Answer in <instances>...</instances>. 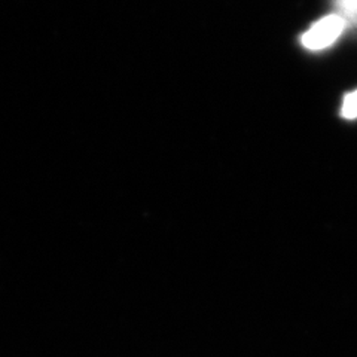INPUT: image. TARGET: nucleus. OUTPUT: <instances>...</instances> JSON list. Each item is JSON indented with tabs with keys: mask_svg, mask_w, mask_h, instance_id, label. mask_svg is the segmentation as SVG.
<instances>
[{
	"mask_svg": "<svg viewBox=\"0 0 357 357\" xmlns=\"http://www.w3.org/2000/svg\"><path fill=\"white\" fill-rule=\"evenodd\" d=\"M345 27L347 26L341 17L331 14L314 22L312 27L304 33L301 42L310 51H321L331 47L333 42H337Z\"/></svg>",
	"mask_w": 357,
	"mask_h": 357,
	"instance_id": "1",
	"label": "nucleus"
},
{
	"mask_svg": "<svg viewBox=\"0 0 357 357\" xmlns=\"http://www.w3.org/2000/svg\"><path fill=\"white\" fill-rule=\"evenodd\" d=\"M335 13L341 17L345 26L357 27V0H332Z\"/></svg>",
	"mask_w": 357,
	"mask_h": 357,
	"instance_id": "2",
	"label": "nucleus"
},
{
	"mask_svg": "<svg viewBox=\"0 0 357 357\" xmlns=\"http://www.w3.org/2000/svg\"><path fill=\"white\" fill-rule=\"evenodd\" d=\"M341 116L345 119L357 118V89L344 97V102L341 106Z\"/></svg>",
	"mask_w": 357,
	"mask_h": 357,
	"instance_id": "3",
	"label": "nucleus"
}]
</instances>
